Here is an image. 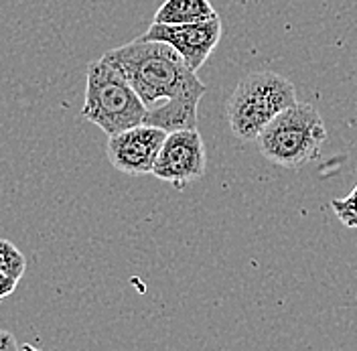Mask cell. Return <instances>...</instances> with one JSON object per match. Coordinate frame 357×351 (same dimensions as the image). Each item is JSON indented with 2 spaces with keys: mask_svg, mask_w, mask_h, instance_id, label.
Masks as SVG:
<instances>
[{
  "mask_svg": "<svg viewBox=\"0 0 357 351\" xmlns=\"http://www.w3.org/2000/svg\"><path fill=\"white\" fill-rule=\"evenodd\" d=\"M102 57L138 94L149 112V126L165 132L197 128V108L207 88L171 45L138 37Z\"/></svg>",
  "mask_w": 357,
  "mask_h": 351,
  "instance_id": "1",
  "label": "cell"
},
{
  "mask_svg": "<svg viewBox=\"0 0 357 351\" xmlns=\"http://www.w3.org/2000/svg\"><path fill=\"white\" fill-rule=\"evenodd\" d=\"M296 102V89L284 75L252 71L240 80L225 104L229 130L242 142L258 140L268 124Z\"/></svg>",
  "mask_w": 357,
  "mask_h": 351,
  "instance_id": "2",
  "label": "cell"
},
{
  "mask_svg": "<svg viewBox=\"0 0 357 351\" xmlns=\"http://www.w3.org/2000/svg\"><path fill=\"white\" fill-rule=\"evenodd\" d=\"M146 106L128 84V80L100 57L91 61L86 73V100L82 116L98 128L114 136L146 124Z\"/></svg>",
  "mask_w": 357,
  "mask_h": 351,
  "instance_id": "3",
  "label": "cell"
},
{
  "mask_svg": "<svg viewBox=\"0 0 357 351\" xmlns=\"http://www.w3.org/2000/svg\"><path fill=\"white\" fill-rule=\"evenodd\" d=\"M325 140L327 128L319 110L296 102L268 124L258 138V149L278 167L301 169L321 154Z\"/></svg>",
  "mask_w": 357,
  "mask_h": 351,
  "instance_id": "4",
  "label": "cell"
},
{
  "mask_svg": "<svg viewBox=\"0 0 357 351\" xmlns=\"http://www.w3.org/2000/svg\"><path fill=\"white\" fill-rule=\"evenodd\" d=\"M207 169L205 142L197 128L169 132L158 153L153 175L175 187L199 181Z\"/></svg>",
  "mask_w": 357,
  "mask_h": 351,
  "instance_id": "5",
  "label": "cell"
},
{
  "mask_svg": "<svg viewBox=\"0 0 357 351\" xmlns=\"http://www.w3.org/2000/svg\"><path fill=\"white\" fill-rule=\"evenodd\" d=\"M222 19L193 22V24H155L153 22L149 31L140 35V39L171 45L185 59L189 69L197 73L209 59V55L215 51V47L222 39Z\"/></svg>",
  "mask_w": 357,
  "mask_h": 351,
  "instance_id": "6",
  "label": "cell"
},
{
  "mask_svg": "<svg viewBox=\"0 0 357 351\" xmlns=\"http://www.w3.org/2000/svg\"><path fill=\"white\" fill-rule=\"evenodd\" d=\"M169 132L156 126H134L108 138L106 154L110 165L124 175H153L158 153Z\"/></svg>",
  "mask_w": 357,
  "mask_h": 351,
  "instance_id": "7",
  "label": "cell"
},
{
  "mask_svg": "<svg viewBox=\"0 0 357 351\" xmlns=\"http://www.w3.org/2000/svg\"><path fill=\"white\" fill-rule=\"evenodd\" d=\"M220 19L209 0H165L156 10L155 24H193Z\"/></svg>",
  "mask_w": 357,
  "mask_h": 351,
  "instance_id": "8",
  "label": "cell"
},
{
  "mask_svg": "<svg viewBox=\"0 0 357 351\" xmlns=\"http://www.w3.org/2000/svg\"><path fill=\"white\" fill-rule=\"evenodd\" d=\"M0 270L15 281H21L26 270V258L21 250L8 240L0 238Z\"/></svg>",
  "mask_w": 357,
  "mask_h": 351,
  "instance_id": "9",
  "label": "cell"
},
{
  "mask_svg": "<svg viewBox=\"0 0 357 351\" xmlns=\"http://www.w3.org/2000/svg\"><path fill=\"white\" fill-rule=\"evenodd\" d=\"M337 220L341 221L345 227L349 230H357V185L349 195L341 199H333L331 201Z\"/></svg>",
  "mask_w": 357,
  "mask_h": 351,
  "instance_id": "10",
  "label": "cell"
},
{
  "mask_svg": "<svg viewBox=\"0 0 357 351\" xmlns=\"http://www.w3.org/2000/svg\"><path fill=\"white\" fill-rule=\"evenodd\" d=\"M17 285H19V281L10 278L8 274H4V272L0 270V301L6 299V297H10V294L17 290Z\"/></svg>",
  "mask_w": 357,
  "mask_h": 351,
  "instance_id": "11",
  "label": "cell"
},
{
  "mask_svg": "<svg viewBox=\"0 0 357 351\" xmlns=\"http://www.w3.org/2000/svg\"><path fill=\"white\" fill-rule=\"evenodd\" d=\"M0 351H19L17 337L10 331L0 329Z\"/></svg>",
  "mask_w": 357,
  "mask_h": 351,
  "instance_id": "12",
  "label": "cell"
}]
</instances>
